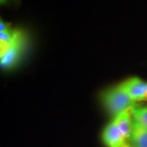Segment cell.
I'll return each mask as SVG.
<instances>
[{"mask_svg":"<svg viewBox=\"0 0 147 147\" xmlns=\"http://www.w3.org/2000/svg\"><path fill=\"white\" fill-rule=\"evenodd\" d=\"M101 102L106 110L114 117L137 105L119 85L104 92L101 95Z\"/></svg>","mask_w":147,"mask_h":147,"instance_id":"1","label":"cell"},{"mask_svg":"<svg viewBox=\"0 0 147 147\" xmlns=\"http://www.w3.org/2000/svg\"><path fill=\"white\" fill-rule=\"evenodd\" d=\"M24 46V38L21 32L16 30V34L11 43L2 52H0V61L3 68L11 67L16 63L21 56Z\"/></svg>","mask_w":147,"mask_h":147,"instance_id":"2","label":"cell"},{"mask_svg":"<svg viewBox=\"0 0 147 147\" xmlns=\"http://www.w3.org/2000/svg\"><path fill=\"white\" fill-rule=\"evenodd\" d=\"M119 86L136 104L147 100L146 81L137 77H132L123 82Z\"/></svg>","mask_w":147,"mask_h":147,"instance_id":"3","label":"cell"},{"mask_svg":"<svg viewBox=\"0 0 147 147\" xmlns=\"http://www.w3.org/2000/svg\"><path fill=\"white\" fill-rule=\"evenodd\" d=\"M101 138L107 147H121L127 142V138L114 119L105 126L102 131Z\"/></svg>","mask_w":147,"mask_h":147,"instance_id":"4","label":"cell"},{"mask_svg":"<svg viewBox=\"0 0 147 147\" xmlns=\"http://www.w3.org/2000/svg\"><path fill=\"white\" fill-rule=\"evenodd\" d=\"M114 121L119 127L121 131L126 137L127 140L131 138L132 125H133V117L131 114V108L125 110L114 117Z\"/></svg>","mask_w":147,"mask_h":147,"instance_id":"5","label":"cell"},{"mask_svg":"<svg viewBox=\"0 0 147 147\" xmlns=\"http://www.w3.org/2000/svg\"><path fill=\"white\" fill-rule=\"evenodd\" d=\"M130 139L135 147H147V128L133 121Z\"/></svg>","mask_w":147,"mask_h":147,"instance_id":"6","label":"cell"},{"mask_svg":"<svg viewBox=\"0 0 147 147\" xmlns=\"http://www.w3.org/2000/svg\"><path fill=\"white\" fill-rule=\"evenodd\" d=\"M131 114L134 121L147 128V107L135 105L131 108Z\"/></svg>","mask_w":147,"mask_h":147,"instance_id":"7","label":"cell"},{"mask_svg":"<svg viewBox=\"0 0 147 147\" xmlns=\"http://www.w3.org/2000/svg\"><path fill=\"white\" fill-rule=\"evenodd\" d=\"M9 29H10L9 26H7L6 25L5 22L1 21V23H0V32L6 31V30H9Z\"/></svg>","mask_w":147,"mask_h":147,"instance_id":"8","label":"cell"},{"mask_svg":"<svg viewBox=\"0 0 147 147\" xmlns=\"http://www.w3.org/2000/svg\"><path fill=\"white\" fill-rule=\"evenodd\" d=\"M121 147H131V146H130V145H129V144H128V143H127V142H126L124 145H123V146H122Z\"/></svg>","mask_w":147,"mask_h":147,"instance_id":"9","label":"cell"}]
</instances>
